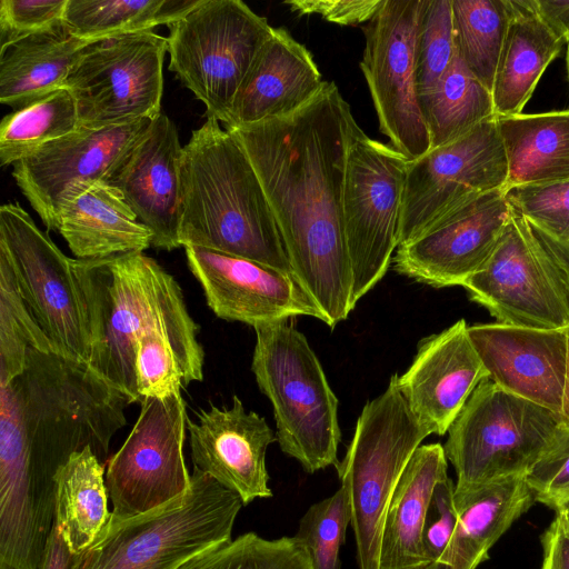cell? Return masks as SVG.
<instances>
[{"mask_svg":"<svg viewBox=\"0 0 569 569\" xmlns=\"http://www.w3.org/2000/svg\"><path fill=\"white\" fill-rule=\"evenodd\" d=\"M457 52L490 91L510 19V0H452Z\"/></svg>","mask_w":569,"mask_h":569,"instance_id":"obj_34","label":"cell"},{"mask_svg":"<svg viewBox=\"0 0 569 569\" xmlns=\"http://www.w3.org/2000/svg\"><path fill=\"white\" fill-rule=\"evenodd\" d=\"M456 54L452 0H425L417 49L420 99L438 84Z\"/></svg>","mask_w":569,"mask_h":569,"instance_id":"obj_39","label":"cell"},{"mask_svg":"<svg viewBox=\"0 0 569 569\" xmlns=\"http://www.w3.org/2000/svg\"><path fill=\"white\" fill-rule=\"evenodd\" d=\"M350 523V502L342 486L308 508L295 537L308 550L315 569H340V548Z\"/></svg>","mask_w":569,"mask_h":569,"instance_id":"obj_38","label":"cell"},{"mask_svg":"<svg viewBox=\"0 0 569 569\" xmlns=\"http://www.w3.org/2000/svg\"><path fill=\"white\" fill-rule=\"evenodd\" d=\"M507 177L497 117L408 161L398 247L463 203L495 190H506Z\"/></svg>","mask_w":569,"mask_h":569,"instance_id":"obj_16","label":"cell"},{"mask_svg":"<svg viewBox=\"0 0 569 569\" xmlns=\"http://www.w3.org/2000/svg\"><path fill=\"white\" fill-rule=\"evenodd\" d=\"M187 419L193 469L240 497L244 505L269 498L266 452L276 437L263 417L233 396L231 408L201 409Z\"/></svg>","mask_w":569,"mask_h":569,"instance_id":"obj_21","label":"cell"},{"mask_svg":"<svg viewBox=\"0 0 569 569\" xmlns=\"http://www.w3.org/2000/svg\"><path fill=\"white\" fill-rule=\"evenodd\" d=\"M58 231L76 259H100L151 247L152 232L120 191L103 181L84 184L66 200Z\"/></svg>","mask_w":569,"mask_h":569,"instance_id":"obj_25","label":"cell"},{"mask_svg":"<svg viewBox=\"0 0 569 569\" xmlns=\"http://www.w3.org/2000/svg\"><path fill=\"white\" fill-rule=\"evenodd\" d=\"M542 23L563 43L569 40V1L526 0Z\"/></svg>","mask_w":569,"mask_h":569,"instance_id":"obj_46","label":"cell"},{"mask_svg":"<svg viewBox=\"0 0 569 569\" xmlns=\"http://www.w3.org/2000/svg\"><path fill=\"white\" fill-rule=\"evenodd\" d=\"M425 0H383L363 28L360 68L381 133L408 161L430 149L417 84V49Z\"/></svg>","mask_w":569,"mask_h":569,"instance_id":"obj_15","label":"cell"},{"mask_svg":"<svg viewBox=\"0 0 569 569\" xmlns=\"http://www.w3.org/2000/svg\"><path fill=\"white\" fill-rule=\"evenodd\" d=\"M560 418L481 381L448 429L443 450L456 471L455 493L511 477H526L550 446Z\"/></svg>","mask_w":569,"mask_h":569,"instance_id":"obj_8","label":"cell"},{"mask_svg":"<svg viewBox=\"0 0 569 569\" xmlns=\"http://www.w3.org/2000/svg\"><path fill=\"white\" fill-rule=\"evenodd\" d=\"M429 435L409 410L396 375L365 405L346 456L336 466L350 502L359 569H380L390 500L411 456Z\"/></svg>","mask_w":569,"mask_h":569,"instance_id":"obj_7","label":"cell"},{"mask_svg":"<svg viewBox=\"0 0 569 569\" xmlns=\"http://www.w3.org/2000/svg\"><path fill=\"white\" fill-rule=\"evenodd\" d=\"M181 247L198 246L292 273L262 183L214 118L192 131L180 166Z\"/></svg>","mask_w":569,"mask_h":569,"instance_id":"obj_4","label":"cell"},{"mask_svg":"<svg viewBox=\"0 0 569 569\" xmlns=\"http://www.w3.org/2000/svg\"><path fill=\"white\" fill-rule=\"evenodd\" d=\"M556 516L541 537L543 561L541 569H569V517L566 508Z\"/></svg>","mask_w":569,"mask_h":569,"instance_id":"obj_45","label":"cell"},{"mask_svg":"<svg viewBox=\"0 0 569 569\" xmlns=\"http://www.w3.org/2000/svg\"><path fill=\"white\" fill-rule=\"evenodd\" d=\"M254 331L251 369L272 405L280 449L309 473L336 467L338 399L307 338L287 321Z\"/></svg>","mask_w":569,"mask_h":569,"instance_id":"obj_5","label":"cell"},{"mask_svg":"<svg viewBox=\"0 0 569 569\" xmlns=\"http://www.w3.org/2000/svg\"><path fill=\"white\" fill-rule=\"evenodd\" d=\"M458 522L442 557L425 569H476L490 548L536 501L525 477L489 482L455 493Z\"/></svg>","mask_w":569,"mask_h":569,"instance_id":"obj_26","label":"cell"},{"mask_svg":"<svg viewBox=\"0 0 569 569\" xmlns=\"http://www.w3.org/2000/svg\"><path fill=\"white\" fill-rule=\"evenodd\" d=\"M86 302L91 335L88 365L132 402L137 388L136 346L161 331L171 341L187 385L203 379L204 352L176 279L142 252L72 259Z\"/></svg>","mask_w":569,"mask_h":569,"instance_id":"obj_3","label":"cell"},{"mask_svg":"<svg viewBox=\"0 0 569 569\" xmlns=\"http://www.w3.org/2000/svg\"><path fill=\"white\" fill-rule=\"evenodd\" d=\"M151 121L101 129L79 127L13 164L17 186L48 230H58V214L66 200L82 186L102 181Z\"/></svg>","mask_w":569,"mask_h":569,"instance_id":"obj_17","label":"cell"},{"mask_svg":"<svg viewBox=\"0 0 569 569\" xmlns=\"http://www.w3.org/2000/svg\"><path fill=\"white\" fill-rule=\"evenodd\" d=\"M140 403L131 432L108 460L106 486L112 509L107 527L167 505L191 483L183 456L188 415L181 391Z\"/></svg>","mask_w":569,"mask_h":569,"instance_id":"obj_14","label":"cell"},{"mask_svg":"<svg viewBox=\"0 0 569 569\" xmlns=\"http://www.w3.org/2000/svg\"><path fill=\"white\" fill-rule=\"evenodd\" d=\"M462 287L497 322L548 330L569 325V269L551 240L513 209L493 252Z\"/></svg>","mask_w":569,"mask_h":569,"instance_id":"obj_10","label":"cell"},{"mask_svg":"<svg viewBox=\"0 0 569 569\" xmlns=\"http://www.w3.org/2000/svg\"><path fill=\"white\" fill-rule=\"evenodd\" d=\"M383 0H288L292 12L299 16L319 14L325 20L341 26L368 23L378 12Z\"/></svg>","mask_w":569,"mask_h":569,"instance_id":"obj_44","label":"cell"},{"mask_svg":"<svg viewBox=\"0 0 569 569\" xmlns=\"http://www.w3.org/2000/svg\"><path fill=\"white\" fill-rule=\"evenodd\" d=\"M169 70L226 123L233 97L273 32L266 18L240 0H199L168 26Z\"/></svg>","mask_w":569,"mask_h":569,"instance_id":"obj_9","label":"cell"},{"mask_svg":"<svg viewBox=\"0 0 569 569\" xmlns=\"http://www.w3.org/2000/svg\"><path fill=\"white\" fill-rule=\"evenodd\" d=\"M77 555L70 550L60 528L53 523L40 569H74Z\"/></svg>","mask_w":569,"mask_h":569,"instance_id":"obj_47","label":"cell"},{"mask_svg":"<svg viewBox=\"0 0 569 569\" xmlns=\"http://www.w3.org/2000/svg\"><path fill=\"white\" fill-rule=\"evenodd\" d=\"M567 337V359H566V379L562 397V406L559 415L562 427L569 429V325L566 327Z\"/></svg>","mask_w":569,"mask_h":569,"instance_id":"obj_48","label":"cell"},{"mask_svg":"<svg viewBox=\"0 0 569 569\" xmlns=\"http://www.w3.org/2000/svg\"><path fill=\"white\" fill-rule=\"evenodd\" d=\"M80 127L69 89L52 93L6 114L0 123V163L14 164L43 144Z\"/></svg>","mask_w":569,"mask_h":569,"instance_id":"obj_35","label":"cell"},{"mask_svg":"<svg viewBox=\"0 0 569 569\" xmlns=\"http://www.w3.org/2000/svg\"><path fill=\"white\" fill-rule=\"evenodd\" d=\"M0 398V495L31 513L54 508L56 476L73 453L90 447L107 461L131 405L88 363L34 348Z\"/></svg>","mask_w":569,"mask_h":569,"instance_id":"obj_2","label":"cell"},{"mask_svg":"<svg viewBox=\"0 0 569 569\" xmlns=\"http://www.w3.org/2000/svg\"><path fill=\"white\" fill-rule=\"evenodd\" d=\"M508 177L506 190L569 181V109L497 117Z\"/></svg>","mask_w":569,"mask_h":569,"instance_id":"obj_30","label":"cell"},{"mask_svg":"<svg viewBox=\"0 0 569 569\" xmlns=\"http://www.w3.org/2000/svg\"><path fill=\"white\" fill-rule=\"evenodd\" d=\"M0 253L7 258L24 302L57 352L88 363L91 335L72 259L19 203L0 208Z\"/></svg>","mask_w":569,"mask_h":569,"instance_id":"obj_13","label":"cell"},{"mask_svg":"<svg viewBox=\"0 0 569 569\" xmlns=\"http://www.w3.org/2000/svg\"><path fill=\"white\" fill-rule=\"evenodd\" d=\"M29 348L57 352L24 302L7 258L0 253V385L24 370Z\"/></svg>","mask_w":569,"mask_h":569,"instance_id":"obj_37","label":"cell"},{"mask_svg":"<svg viewBox=\"0 0 569 569\" xmlns=\"http://www.w3.org/2000/svg\"><path fill=\"white\" fill-rule=\"evenodd\" d=\"M183 248L188 267L218 318L253 328L298 316L326 321L293 273L198 246Z\"/></svg>","mask_w":569,"mask_h":569,"instance_id":"obj_19","label":"cell"},{"mask_svg":"<svg viewBox=\"0 0 569 569\" xmlns=\"http://www.w3.org/2000/svg\"><path fill=\"white\" fill-rule=\"evenodd\" d=\"M440 443L417 448L390 500L381 538L380 569H425L422 536L436 486L448 477Z\"/></svg>","mask_w":569,"mask_h":569,"instance_id":"obj_27","label":"cell"},{"mask_svg":"<svg viewBox=\"0 0 569 569\" xmlns=\"http://www.w3.org/2000/svg\"><path fill=\"white\" fill-rule=\"evenodd\" d=\"M92 42L61 23L0 49L1 103L18 110L64 88L71 68Z\"/></svg>","mask_w":569,"mask_h":569,"instance_id":"obj_28","label":"cell"},{"mask_svg":"<svg viewBox=\"0 0 569 569\" xmlns=\"http://www.w3.org/2000/svg\"><path fill=\"white\" fill-rule=\"evenodd\" d=\"M325 80L309 50L283 28H273L238 88L226 128L291 113L307 103Z\"/></svg>","mask_w":569,"mask_h":569,"instance_id":"obj_24","label":"cell"},{"mask_svg":"<svg viewBox=\"0 0 569 569\" xmlns=\"http://www.w3.org/2000/svg\"><path fill=\"white\" fill-rule=\"evenodd\" d=\"M468 333L489 380L559 417L566 379V328L495 322L470 326Z\"/></svg>","mask_w":569,"mask_h":569,"instance_id":"obj_22","label":"cell"},{"mask_svg":"<svg viewBox=\"0 0 569 569\" xmlns=\"http://www.w3.org/2000/svg\"><path fill=\"white\" fill-rule=\"evenodd\" d=\"M167 52V38L153 31L86 47L64 84L76 100L80 127L101 129L158 118Z\"/></svg>","mask_w":569,"mask_h":569,"instance_id":"obj_12","label":"cell"},{"mask_svg":"<svg viewBox=\"0 0 569 569\" xmlns=\"http://www.w3.org/2000/svg\"><path fill=\"white\" fill-rule=\"evenodd\" d=\"M569 505V493L563 498L559 509L565 508ZM558 510V509H557Z\"/></svg>","mask_w":569,"mask_h":569,"instance_id":"obj_50","label":"cell"},{"mask_svg":"<svg viewBox=\"0 0 569 569\" xmlns=\"http://www.w3.org/2000/svg\"><path fill=\"white\" fill-rule=\"evenodd\" d=\"M182 149L176 124L161 112L102 180L120 191L139 221L150 229L151 247L166 251L181 247Z\"/></svg>","mask_w":569,"mask_h":569,"instance_id":"obj_20","label":"cell"},{"mask_svg":"<svg viewBox=\"0 0 569 569\" xmlns=\"http://www.w3.org/2000/svg\"><path fill=\"white\" fill-rule=\"evenodd\" d=\"M243 502L193 469L187 492L150 512L107 527L76 558L74 569H177L231 538Z\"/></svg>","mask_w":569,"mask_h":569,"instance_id":"obj_6","label":"cell"},{"mask_svg":"<svg viewBox=\"0 0 569 569\" xmlns=\"http://www.w3.org/2000/svg\"><path fill=\"white\" fill-rule=\"evenodd\" d=\"M511 214L505 189L477 197L399 246L395 269L435 288L462 286L489 259Z\"/></svg>","mask_w":569,"mask_h":569,"instance_id":"obj_18","label":"cell"},{"mask_svg":"<svg viewBox=\"0 0 569 569\" xmlns=\"http://www.w3.org/2000/svg\"><path fill=\"white\" fill-rule=\"evenodd\" d=\"M566 44H567L566 64H567V73H568V79H569V40Z\"/></svg>","mask_w":569,"mask_h":569,"instance_id":"obj_49","label":"cell"},{"mask_svg":"<svg viewBox=\"0 0 569 569\" xmlns=\"http://www.w3.org/2000/svg\"><path fill=\"white\" fill-rule=\"evenodd\" d=\"M457 522L455 485L447 477L435 488L425 523L422 551L428 565L442 557L456 530Z\"/></svg>","mask_w":569,"mask_h":569,"instance_id":"obj_43","label":"cell"},{"mask_svg":"<svg viewBox=\"0 0 569 569\" xmlns=\"http://www.w3.org/2000/svg\"><path fill=\"white\" fill-rule=\"evenodd\" d=\"M420 103L430 149L450 143L496 117L491 91L470 72L458 52L438 84Z\"/></svg>","mask_w":569,"mask_h":569,"instance_id":"obj_32","label":"cell"},{"mask_svg":"<svg viewBox=\"0 0 569 569\" xmlns=\"http://www.w3.org/2000/svg\"><path fill=\"white\" fill-rule=\"evenodd\" d=\"M68 0H1L0 49L63 23Z\"/></svg>","mask_w":569,"mask_h":569,"instance_id":"obj_42","label":"cell"},{"mask_svg":"<svg viewBox=\"0 0 569 569\" xmlns=\"http://www.w3.org/2000/svg\"><path fill=\"white\" fill-rule=\"evenodd\" d=\"M488 373L460 319L422 339L417 353L396 382L418 422L439 436L448 429Z\"/></svg>","mask_w":569,"mask_h":569,"instance_id":"obj_23","label":"cell"},{"mask_svg":"<svg viewBox=\"0 0 569 569\" xmlns=\"http://www.w3.org/2000/svg\"><path fill=\"white\" fill-rule=\"evenodd\" d=\"M408 160L361 129L346 162L342 220L356 303L386 274L398 248Z\"/></svg>","mask_w":569,"mask_h":569,"instance_id":"obj_11","label":"cell"},{"mask_svg":"<svg viewBox=\"0 0 569 569\" xmlns=\"http://www.w3.org/2000/svg\"><path fill=\"white\" fill-rule=\"evenodd\" d=\"M535 493V500L560 508L569 493V429L561 426L548 449L525 477Z\"/></svg>","mask_w":569,"mask_h":569,"instance_id":"obj_41","label":"cell"},{"mask_svg":"<svg viewBox=\"0 0 569 569\" xmlns=\"http://www.w3.org/2000/svg\"><path fill=\"white\" fill-rule=\"evenodd\" d=\"M567 509V512H568V517H569V505L567 507H565Z\"/></svg>","mask_w":569,"mask_h":569,"instance_id":"obj_51","label":"cell"},{"mask_svg":"<svg viewBox=\"0 0 569 569\" xmlns=\"http://www.w3.org/2000/svg\"><path fill=\"white\" fill-rule=\"evenodd\" d=\"M226 129L262 183L292 273L335 328L355 308L342 194L349 146L361 128L349 103L325 81L291 113Z\"/></svg>","mask_w":569,"mask_h":569,"instance_id":"obj_1","label":"cell"},{"mask_svg":"<svg viewBox=\"0 0 569 569\" xmlns=\"http://www.w3.org/2000/svg\"><path fill=\"white\" fill-rule=\"evenodd\" d=\"M136 376L141 401L169 397L188 387L171 341L158 330L144 333L137 341Z\"/></svg>","mask_w":569,"mask_h":569,"instance_id":"obj_40","label":"cell"},{"mask_svg":"<svg viewBox=\"0 0 569 569\" xmlns=\"http://www.w3.org/2000/svg\"><path fill=\"white\" fill-rule=\"evenodd\" d=\"M177 569H315L306 547L293 536L264 539L247 532L209 547Z\"/></svg>","mask_w":569,"mask_h":569,"instance_id":"obj_36","label":"cell"},{"mask_svg":"<svg viewBox=\"0 0 569 569\" xmlns=\"http://www.w3.org/2000/svg\"><path fill=\"white\" fill-rule=\"evenodd\" d=\"M563 44L526 0H510V19L491 91L496 117L521 113Z\"/></svg>","mask_w":569,"mask_h":569,"instance_id":"obj_29","label":"cell"},{"mask_svg":"<svg viewBox=\"0 0 569 569\" xmlns=\"http://www.w3.org/2000/svg\"><path fill=\"white\" fill-rule=\"evenodd\" d=\"M106 470L90 447L73 453L56 476L54 523L74 555L86 551L109 523Z\"/></svg>","mask_w":569,"mask_h":569,"instance_id":"obj_31","label":"cell"},{"mask_svg":"<svg viewBox=\"0 0 569 569\" xmlns=\"http://www.w3.org/2000/svg\"><path fill=\"white\" fill-rule=\"evenodd\" d=\"M199 0H68L63 24L81 39L98 41L106 38L152 31L169 26Z\"/></svg>","mask_w":569,"mask_h":569,"instance_id":"obj_33","label":"cell"}]
</instances>
